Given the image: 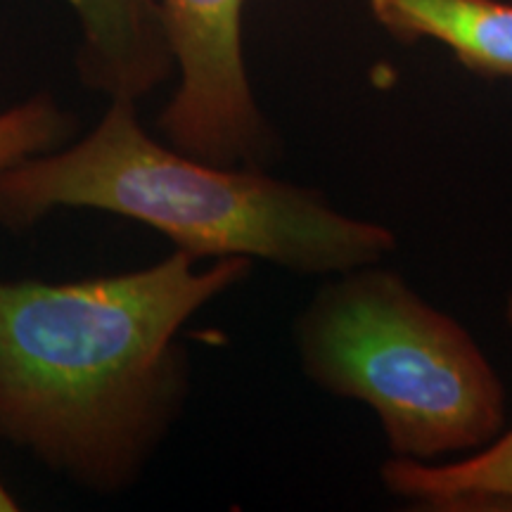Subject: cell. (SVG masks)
<instances>
[{
	"mask_svg": "<svg viewBox=\"0 0 512 512\" xmlns=\"http://www.w3.org/2000/svg\"><path fill=\"white\" fill-rule=\"evenodd\" d=\"M252 271L157 264L76 280H0V439L100 496L140 482L190 394L178 335Z\"/></svg>",
	"mask_w": 512,
	"mask_h": 512,
	"instance_id": "1",
	"label": "cell"
},
{
	"mask_svg": "<svg viewBox=\"0 0 512 512\" xmlns=\"http://www.w3.org/2000/svg\"><path fill=\"white\" fill-rule=\"evenodd\" d=\"M60 209L150 226L195 261H268L302 275L382 264L396 235L254 166H219L147 133L136 100H110L86 136L0 176V226L24 233Z\"/></svg>",
	"mask_w": 512,
	"mask_h": 512,
	"instance_id": "2",
	"label": "cell"
},
{
	"mask_svg": "<svg viewBox=\"0 0 512 512\" xmlns=\"http://www.w3.org/2000/svg\"><path fill=\"white\" fill-rule=\"evenodd\" d=\"M294 342L318 389L377 415L394 458L434 463L503 432L505 387L479 344L382 264L332 275Z\"/></svg>",
	"mask_w": 512,
	"mask_h": 512,
	"instance_id": "3",
	"label": "cell"
},
{
	"mask_svg": "<svg viewBox=\"0 0 512 512\" xmlns=\"http://www.w3.org/2000/svg\"><path fill=\"white\" fill-rule=\"evenodd\" d=\"M176 88L157 119L164 143L219 166L264 169L278 138L256 105L242 53L245 0H159Z\"/></svg>",
	"mask_w": 512,
	"mask_h": 512,
	"instance_id": "4",
	"label": "cell"
},
{
	"mask_svg": "<svg viewBox=\"0 0 512 512\" xmlns=\"http://www.w3.org/2000/svg\"><path fill=\"white\" fill-rule=\"evenodd\" d=\"M79 24L76 72L107 100H136L174 76L159 0H67Z\"/></svg>",
	"mask_w": 512,
	"mask_h": 512,
	"instance_id": "5",
	"label": "cell"
},
{
	"mask_svg": "<svg viewBox=\"0 0 512 512\" xmlns=\"http://www.w3.org/2000/svg\"><path fill=\"white\" fill-rule=\"evenodd\" d=\"M382 29L401 43L422 38L451 50L465 69L512 79V3L505 0H368Z\"/></svg>",
	"mask_w": 512,
	"mask_h": 512,
	"instance_id": "6",
	"label": "cell"
},
{
	"mask_svg": "<svg viewBox=\"0 0 512 512\" xmlns=\"http://www.w3.org/2000/svg\"><path fill=\"white\" fill-rule=\"evenodd\" d=\"M512 328V292L505 306ZM382 484L401 501L432 510H479L512 505V427L458 463L437 465L394 458Z\"/></svg>",
	"mask_w": 512,
	"mask_h": 512,
	"instance_id": "7",
	"label": "cell"
},
{
	"mask_svg": "<svg viewBox=\"0 0 512 512\" xmlns=\"http://www.w3.org/2000/svg\"><path fill=\"white\" fill-rule=\"evenodd\" d=\"M79 121L50 93H36L0 112V176L27 159L72 143Z\"/></svg>",
	"mask_w": 512,
	"mask_h": 512,
	"instance_id": "8",
	"label": "cell"
},
{
	"mask_svg": "<svg viewBox=\"0 0 512 512\" xmlns=\"http://www.w3.org/2000/svg\"><path fill=\"white\" fill-rule=\"evenodd\" d=\"M19 508H22V503L17 501V496L0 479V512H17Z\"/></svg>",
	"mask_w": 512,
	"mask_h": 512,
	"instance_id": "9",
	"label": "cell"
}]
</instances>
